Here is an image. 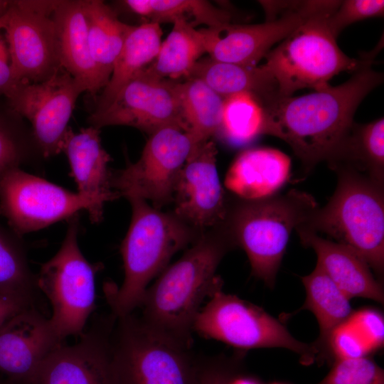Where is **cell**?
I'll return each mask as SVG.
<instances>
[{
    "mask_svg": "<svg viewBox=\"0 0 384 384\" xmlns=\"http://www.w3.org/2000/svg\"><path fill=\"white\" fill-rule=\"evenodd\" d=\"M16 83L11 71L7 42L0 30V96H5Z\"/></svg>",
    "mask_w": 384,
    "mask_h": 384,
    "instance_id": "obj_39",
    "label": "cell"
},
{
    "mask_svg": "<svg viewBox=\"0 0 384 384\" xmlns=\"http://www.w3.org/2000/svg\"><path fill=\"white\" fill-rule=\"evenodd\" d=\"M318 208L311 195L292 189L228 205L221 225L235 247L246 252L252 274L272 289L292 232Z\"/></svg>",
    "mask_w": 384,
    "mask_h": 384,
    "instance_id": "obj_4",
    "label": "cell"
},
{
    "mask_svg": "<svg viewBox=\"0 0 384 384\" xmlns=\"http://www.w3.org/2000/svg\"><path fill=\"white\" fill-rule=\"evenodd\" d=\"M315 384H384V370L368 356L338 360Z\"/></svg>",
    "mask_w": 384,
    "mask_h": 384,
    "instance_id": "obj_34",
    "label": "cell"
},
{
    "mask_svg": "<svg viewBox=\"0 0 384 384\" xmlns=\"http://www.w3.org/2000/svg\"><path fill=\"white\" fill-rule=\"evenodd\" d=\"M366 65L343 83L302 96L279 97L266 105L267 134L285 142L308 172L327 161L353 124L357 108L383 80Z\"/></svg>",
    "mask_w": 384,
    "mask_h": 384,
    "instance_id": "obj_1",
    "label": "cell"
},
{
    "mask_svg": "<svg viewBox=\"0 0 384 384\" xmlns=\"http://www.w3.org/2000/svg\"><path fill=\"white\" fill-rule=\"evenodd\" d=\"M218 150L208 140L196 145L176 183L173 213L200 233L220 225L228 204L217 171Z\"/></svg>",
    "mask_w": 384,
    "mask_h": 384,
    "instance_id": "obj_16",
    "label": "cell"
},
{
    "mask_svg": "<svg viewBox=\"0 0 384 384\" xmlns=\"http://www.w3.org/2000/svg\"><path fill=\"white\" fill-rule=\"evenodd\" d=\"M227 384H262V383L254 375L243 373L241 370L235 374Z\"/></svg>",
    "mask_w": 384,
    "mask_h": 384,
    "instance_id": "obj_41",
    "label": "cell"
},
{
    "mask_svg": "<svg viewBox=\"0 0 384 384\" xmlns=\"http://www.w3.org/2000/svg\"><path fill=\"white\" fill-rule=\"evenodd\" d=\"M63 343L49 318L27 308L0 327V373L11 384H30L44 359Z\"/></svg>",
    "mask_w": 384,
    "mask_h": 384,
    "instance_id": "obj_18",
    "label": "cell"
},
{
    "mask_svg": "<svg viewBox=\"0 0 384 384\" xmlns=\"http://www.w3.org/2000/svg\"><path fill=\"white\" fill-rule=\"evenodd\" d=\"M195 146L191 137L178 127L154 132L137 162L112 172V190L119 198L151 201L160 210L173 202L178 176Z\"/></svg>",
    "mask_w": 384,
    "mask_h": 384,
    "instance_id": "obj_11",
    "label": "cell"
},
{
    "mask_svg": "<svg viewBox=\"0 0 384 384\" xmlns=\"http://www.w3.org/2000/svg\"><path fill=\"white\" fill-rule=\"evenodd\" d=\"M82 6L91 57L107 84L114 62L133 26L122 22L102 1H82Z\"/></svg>",
    "mask_w": 384,
    "mask_h": 384,
    "instance_id": "obj_27",
    "label": "cell"
},
{
    "mask_svg": "<svg viewBox=\"0 0 384 384\" xmlns=\"http://www.w3.org/2000/svg\"><path fill=\"white\" fill-rule=\"evenodd\" d=\"M85 86L60 67L38 82H16L6 94L8 107L26 118L39 152L50 157L62 151L68 127L79 95Z\"/></svg>",
    "mask_w": 384,
    "mask_h": 384,
    "instance_id": "obj_13",
    "label": "cell"
},
{
    "mask_svg": "<svg viewBox=\"0 0 384 384\" xmlns=\"http://www.w3.org/2000/svg\"><path fill=\"white\" fill-rule=\"evenodd\" d=\"M11 1L0 0V18L5 15L9 9Z\"/></svg>",
    "mask_w": 384,
    "mask_h": 384,
    "instance_id": "obj_42",
    "label": "cell"
},
{
    "mask_svg": "<svg viewBox=\"0 0 384 384\" xmlns=\"http://www.w3.org/2000/svg\"><path fill=\"white\" fill-rule=\"evenodd\" d=\"M79 218H69L63 243L57 253L41 267L38 289L52 307L49 318L60 341L80 336L95 306V267L80 251L78 242Z\"/></svg>",
    "mask_w": 384,
    "mask_h": 384,
    "instance_id": "obj_9",
    "label": "cell"
},
{
    "mask_svg": "<svg viewBox=\"0 0 384 384\" xmlns=\"http://www.w3.org/2000/svg\"><path fill=\"white\" fill-rule=\"evenodd\" d=\"M291 159L271 147H252L238 154L225 174L224 184L243 200L276 195L289 180Z\"/></svg>",
    "mask_w": 384,
    "mask_h": 384,
    "instance_id": "obj_20",
    "label": "cell"
},
{
    "mask_svg": "<svg viewBox=\"0 0 384 384\" xmlns=\"http://www.w3.org/2000/svg\"><path fill=\"white\" fill-rule=\"evenodd\" d=\"M62 151L68 156L78 193L92 201L102 212L107 202L119 198L111 186V159L101 145L100 129L90 126L75 133L68 128Z\"/></svg>",
    "mask_w": 384,
    "mask_h": 384,
    "instance_id": "obj_21",
    "label": "cell"
},
{
    "mask_svg": "<svg viewBox=\"0 0 384 384\" xmlns=\"http://www.w3.org/2000/svg\"><path fill=\"white\" fill-rule=\"evenodd\" d=\"M52 18L60 66L95 95L107 84L91 57L82 1H55Z\"/></svg>",
    "mask_w": 384,
    "mask_h": 384,
    "instance_id": "obj_22",
    "label": "cell"
},
{
    "mask_svg": "<svg viewBox=\"0 0 384 384\" xmlns=\"http://www.w3.org/2000/svg\"><path fill=\"white\" fill-rule=\"evenodd\" d=\"M161 36L162 30L159 23L149 21L132 26L94 112L105 108L132 77L154 60L161 43Z\"/></svg>",
    "mask_w": 384,
    "mask_h": 384,
    "instance_id": "obj_26",
    "label": "cell"
},
{
    "mask_svg": "<svg viewBox=\"0 0 384 384\" xmlns=\"http://www.w3.org/2000/svg\"><path fill=\"white\" fill-rule=\"evenodd\" d=\"M179 82L161 78L148 67L132 77L103 110L88 117L90 126L124 125L151 134L176 127L187 132L182 117Z\"/></svg>",
    "mask_w": 384,
    "mask_h": 384,
    "instance_id": "obj_14",
    "label": "cell"
},
{
    "mask_svg": "<svg viewBox=\"0 0 384 384\" xmlns=\"http://www.w3.org/2000/svg\"><path fill=\"white\" fill-rule=\"evenodd\" d=\"M150 22L174 23L185 20L193 27L203 24L218 28L230 23V14L204 0H149Z\"/></svg>",
    "mask_w": 384,
    "mask_h": 384,
    "instance_id": "obj_32",
    "label": "cell"
},
{
    "mask_svg": "<svg viewBox=\"0 0 384 384\" xmlns=\"http://www.w3.org/2000/svg\"><path fill=\"white\" fill-rule=\"evenodd\" d=\"M116 317V316H115ZM115 384H195L198 358L149 328L134 312L112 331Z\"/></svg>",
    "mask_w": 384,
    "mask_h": 384,
    "instance_id": "obj_7",
    "label": "cell"
},
{
    "mask_svg": "<svg viewBox=\"0 0 384 384\" xmlns=\"http://www.w3.org/2000/svg\"><path fill=\"white\" fill-rule=\"evenodd\" d=\"M18 237L0 224V295L25 308H37V277L28 267Z\"/></svg>",
    "mask_w": 384,
    "mask_h": 384,
    "instance_id": "obj_30",
    "label": "cell"
},
{
    "mask_svg": "<svg viewBox=\"0 0 384 384\" xmlns=\"http://www.w3.org/2000/svg\"><path fill=\"white\" fill-rule=\"evenodd\" d=\"M306 299L299 310L307 309L315 316L319 327L318 338L314 341L319 351V361H328V345L333 331L347 322L354 311L350 299L316 265L308 275L301 278Z\"/></svg>",
    "mask_w": 384,
    "mask_h": 384,
    "instance_id": "obj_24",
    "label": "cell"
},
{
    "mask_svg": "<svg viewBox=\"0 0 384 384\" xmlns=\"http://www.w3.org/2000/svg\"><path fill=\"white\" fill-rule=\"evenodd\" d=\"M372 351L368 344L349 320L331 334L328 345V362L358 358Z\"/></svg>",
    "mask_w": 384,
    "mask_h": 384,
    "instance_id": "obj_36",
    "label": "cell"
},
{
    "mask_svg": "<svg viewBox=\"0 0 384 384\" xmlns=\"http://www.w3.org/2000/svg\"><path fill=\"white\" fill-rule=\"evenodd\" d=\"M243 358V353L231 356L198 358L195 384H227L235 374L242 370Z\"/></svg>",
    "mask_w": 384,
    "mask_h": 384,
    "instance_id": "obj_37",
    "label": "cell"
},
{
    "mask_svg": "<svg viewBox=\"0 0 384 384\" xmlns=\"http://www.w3.org/2000/svg\"><path fill=\"white\" fill-rule=\"evenodd\" d=\"M383 14V0L341 1L337 9L327 18V24L337 38L351 24L369 18L381 17Z\"/></svg>",
    "mask_w": 384,
    "mask_h": 384,
    "instance_id": "obj_35",
    "label": "cell"
},
{
    "mask_svg": "<svg viewBox=\"0 0 384 384\" xmlns=\"http://www.w3.org/2000/svg\"><path fill=\"white\" fill-rule=\"evenodd\" d=\"M193 330L239 349L282 348L299 355L302 364L319 361L314 342L296 339L284 324L262 308L224 293L222 287L215 289L200 309Z\"/></svg>",
    "mask_w": 384,
    "mask_h": 384,
    "instance_id": "obj_8",
    "label": "cell"
},
{
    "mask_svg": "<svg viewBox=\"0 0 384 384\" xmlns=\"http://www.w3.org/2000/svg\"><path fill=\"white\" fill-rule=\"evenodd\" d=\"M296 230L302 244L315 251L316 265L350 299L363 297L383 303L384 291L380 280L375 278L368 263L356 251L302 228Z\"/></svg>",
    "mask_w": 384,
    "mask_h": 384,
    "instance_id": "obj_19",
    "label": "cell"
},
{
    "mask_svg": "<svg viewBox=\"0 0 384 384\" xmlns=\"http://www.w3.org/2000/svg\"><path fill=\"white\" fill-rule=\"evenodd\" d=\"M9 112L0 111V179L8 171L20 168L31 157V140Z\"/></svg>",
    "mask_w": 384,
    "mask_h": 384,
    "instance_id": "obj_33",
    "label": "cell"
},
{
    "mask_svg": "<svg viewBox=\"0 0 384 384\" xmlns=\"http://www.w3.org/2000/svg\"><path fill=\"white\" fill-rule=\"evenodd\" d=\"M173 25L148 68L161 78L187 79L201 55L207 53L206 32L204 28L197 30L183 19L176 21Z\"/></svg>",
    "mask_w": 384,
    "mask_h": 384,
    "instance_id": "obj_28",
    "label": "cell"
},
{
    "mask_svg": "<svg viewBox=\"0 0 384 384\" xmlns=\"http://www.w3.org/2000/svg\"><path fill=\"white\" fill-rule=\"evenodd\" d=\"M309 1H301L297 10L280 17L250 25L227 24L204 28L207 53L218 61L255 66L278 44L313 16Z\"/></svg>",
    "mask_w": 384,
    "mask_h": 384,
    "instance_id": "obj_17",
    "label": "cell"
},
{
    "mask_svg": "<svg viewBox=\"0 0 384 384\" xmlns=\"http://www.w3.org/2000/svg\"><path fill=\"white\" fill-rule=\"evenodd\" d=\"M337 186L327 204L298 227L331 237L356 251L380 277L384 271L383 184L337 168Z\"/></svg>",
    "mask_w": 384,
    "mask_h": 384,
    "instance_id": "obj_5",
    "label": "cell"
},
{
    "mask_svg": "<svg viewBox=\"0 0 384 384\" xmlns=\"http://www.w3.org/2000/svg\"><path fill=\"white\" fill-rule=\"evenodd\" d=\"M0 384H11L8 380H6L5 378H2L0 377Z\"/></svg>",
    "mask_w": 384,
    "mask_h": 384,
    "instance_id": "obj_43",
    "label": "cell"
},
{
    "mask_svg": "<svg viewBox=\"0 0 384 384\" xmlns=\"http://www.w3.org/2000/svg\"><path fill=\"white\" fill-rule=\"evenodd\" d=\"M349 321L357 329L372 351L380 348L384 343V319L379 311L364 308L354 311Z\"/></svg>",
    "mask_w": 384,
    "mask_h": 384,
    "instance_id": "obj_38",
    "label": "cell"
},
{
    "mask_svg": "<svg viewBox=\"0 0 384 384\" xmlns=\"http://www.w3.org/2000/svg\"><path fill=\"white\" fill-rule=\"evenodd\" d=\"M270 384H287L286 383H282V382H272Z\"/></svg>",
    "mask_w": 384,
    "mask_h": 384,
    "instance_id": "obj_44",
    "label": "cell"
},
{
    "mask_svg": "<svg viewBox=\"0 0 384 384\" xmlns=\"http://www.w3.org/2000/svg\"><path fill=\"white\" fill-rule=\"evenodd\" d=\"M115 316L100 319L73 345L63 343L42 362L30 384H115L112 331Z\"/></svg>",
    "mask_w": 384,
    "mask_h": 384,
    "instance_id": "obj_15",
    "label": "cell"
},
{
    "mask_svg": "<svg viewBox=\"0 0 384 384\" xmlns=\"http://www.w3.org/2000/svg\"><path fill=\"white\" fill-rule=\"evenodd\" d=\"M267 115L262 101L242 92L223 98L221 124L218 134L232 145L247 144L267 134Z\"/></svg>",
    "mask_w": 384,
    "mask_h": 384,
    "instance_id": "obj_31",
    "label": "cell"
},
{
    "mask_svg": "<svg viewBox=\"0 0 384 384\" xmlns=\"http://www.w3.org/2000/svg\"><path fill=\"white\" fill-rule=\"evenodd\" d=\"M131 223L121 246L124 278L119 287L107 284L105 296L116 317L139 307L150 281L166 267L172 256L202 234L178 218L147 201L132 198Z\"/></svg>",
    "mask_w": 384,
    "mask_h": 384,
    "instance_id": "obj_3",
    "label": "cell"
},
{
    "mask_svg": "<svg viewBox=\"0 0 384 384\" xmlns=\"http://www.w3.org/2000/svg\"><path fill=\"white\" fill-rule=\"evenodd\" d=\"M235 246L221 225L203 233L183 256L166 267L146 289L138 308L149 328L190 348L195 319L206 297L223 282L215 274Z\"/></svg>",
    "mask_w": 384,
    "mask_h": 384,
    "instance_id": "obj_2",
    "label": "cell"
},
{
    "mask_svg": "<svg viewBox=\"0 0 384 384\" xmlns=\"http://www.w3.org/2000/svg\"><path fill=\"white\" fill-rule=\"evenodd\" d=\"M188 78L202 80L223 98L246 92L265 106L280 97L275 80L263 65H242L206 58L196 63Z\"/></svg>",
    "mask_w": 384,
    "mask_h": 384,
    "instance_id": "obj_23",
    "label": "cell"
},
{
    "mask_svg": "<svg viewBox=\"0 0 384 384\" xmlns=\"http://www.w3.org/2000/svg\"><path fill=\"white\" fill-rule=\"evenodd\" d=\"M332 13L306 19L266 55L263 65L275 80L280 97H290L302 89L314 90L329 85L342 72L355 73L373 60L348 56L327 24Z\"/></svg>",
    "mask_w": 384,
    "mask_h": 384,
    "instance_id": "obj_6",
    "label": "cell"
},
{
    "mask_svg": "<svg viewBox=\"0 0 384 384\" xmlns=\"http://www.w3.org/2000/svg\"><path fill=\"white\" fill-rule=\"evenodd\" d=\"M326 161L332 170L337 168L351 169L383 184V118L366 124L353 122Z\"/></svg>",
    "mask_w": 384,
    "mask_h": 384,
    "instance_id": "obj_25",
    "label": "cell"
},
{
    "mask_svg": "<svg viewBox=\"0 0 384 384\" xmlns=\"http://www.w3.org/2000/svg\"><path fill=\"white\" fill-rule=\"evenodd\" d=\"M55 2L11 1L9 10L0 18L16 82L43 81L61 67L52 18Z\"/></svg>",
    "mask_w": 384,
    "mask_h": 384,
    "instance_id": "obj_12",
    "label": "cell"
},
{
    "mask_svg": "<svg viewBox=\"0 0 384 384\" xmlns=\"http://www.w3.org/2000/svg\"><path fill=\"white\" fill-rule=\"evenodd\" d=\"M80 210L94 223L102 220L103 212L90 199L20 168L0 179V211L18 236L69 219Z\"/></svg>",
    "mask_w": 384,
    "mask_h": 384,
    "instance_id": "obj_10",
    "label": "cell"
},
{
    "mask_svg": "<svg viewBox=\"0 0 384 384\" xmlns=\"http://www.w3.org/2000/svg\"><path fill=\"white\" fill-rule=\"evenodd\" d=\"M25 309L27 308L0 295V327L10 318Z\"/></svg>",
    "mask_w": 384,
    "mask_h": 384,
    "instance_id": "obj_40",
    "label": "cell"
},
{
    "mask_svg": "<svg viewBox=\"0 0 384 384\" xmlns=\"http://www.w3.org/2000/svg\"><path fill=\"white\" fill-rule=\"evenodd\" d=\"M182 117L187 133L196 145L218 134L222 119L223 97L197 78L179 82Z\"/></svg>",
    "mask_w": 384,
    "mask_h": 384,
    "instance_id": "obj_29",
    "label": "cell"
}]
</instances>
